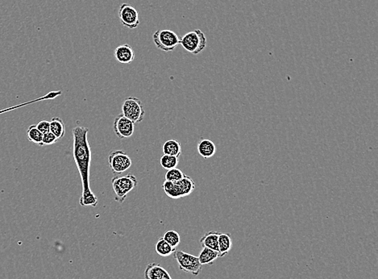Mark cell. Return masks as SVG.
Here are the masks:
<instances>
[{
    "label": "cell",
    "instance_id": "cell-1",
    "mask_svg": "<svg viewBox=\"0 0 378 279\" xmlns=\"http://www.w3.org/2000/svg\"><path fill=\"white\" fill-rule=\"evenodd\" d=\"M88 132L89 128L82 126H76L73 129V155L82 181V196L80 199V205L82 207H96L98 199L96 195L92 192L90 185L91 148L88 142Z\"/></svg>",
    "mask_w": 378,
    "mask_h": 279
},
{
    "label": "cell",
    "instance_id": "cell-2",
    "mask_svg": "<svg viewBox=\"0 0 378 279\" xmlns=\"http://www.w3.org/2000/svg\"><path fill=\"white\" fill-rule=\"evenodd\" d=\"M162 189L167 196L176 200L190 196L195 191V182L190 176L185 175L179 181H164Z\"/></svg>",
    "mask_w": 378,
    "mask_h": 279
},
{
    "label": "cell",
    "instance_id": "cell-3",
    "mask_svg": "<svg viewBox=\"0 0 378 279\" xmlns=\"http://www.w3.org/2000/svg\"><path fill=\"white\" fill-rule=\"evenodd\" d=\"M138 185L137 178L133 174L119 177L115 176L112 179V185L116 195L115 200L120 204H123L127 195Z\"/></svg>",
    "mask_w": 378,
    "mask_h": 279
},
{
    "label": "cell",
    "instance_id": "cell-4",
    "mask_svg": "<svg viewBox=\"0 0 378 279\" xmlns=\"http://www.w3.org/2000/svg\"><path fill=\"white\" fill-rule=\"evenodd\" d=\"M179 44L187 52L198 55L207 47V37L200 29L188 32L180 39Z\"/></svg>",
    "mask_w": 378,
    "mask_h": 279
},
{
    "label": "cell",
    "instance_id": "cell-5",
    "mask_svg": "<svg viewBox=\"0 0 378 279\" xmlns=\"http://www.w3.org/2000/svg\"><path fill=\"white\" fill-rule=\"evenodd\" d=\"M173 257L177 261L180 270L185 273L198 276L203 269V265L199 262V257L191 255L189 253L182 251H174Z\"/></svg>",
    "mask_w": 378,
    "mask_h": 279
},
{
    "label": "cell",
    "instance_id": "cell-6",
    "mask_svg": "<svg viewBox=\"0 0 378 279\" xmlns=\"http://www.w3.org/2000/svg\"><path fill=\"white\" fill-rule=\"evenodd\" d=\"M122 114L134 124H139L144 120L146 111L139 99L128 97L122 104Z\"/></svg>",
    "mask_w": 378,
    "mask_h": 279
},
{
    "label": "cell",
    "instance_id": "cell-7",
    "mask_svg": "<svg viewBox=\"0 0 378 279\" xmlns=\"http://www.w3.org/2000/svg\"><path fill=\"white\" fill-rule=\"evenodd\" d=\"M153 40L156 47L164 52H170L175 50L180 42V38L175 32L169 29L154 32Z\"/></svg>",
    "mask_w": 378,
    "mask_h": 279
},
{
    "label": "cell",
    "instance_id": "cell-8",
    "mask_svg": "<svg viewBox=\"0 0 378 279\" xmlns=\"http://www.w3.org/2000/svg\"><path fill=\"white\" fill-rule=\"evenodd\" d=\"M108 163L113 173L122 174L127 171L131 166V159L129 156L121 150L111 152L108 157Z\"/></svg>",
    "mask_w": 378,
    "mask_h": 279
},
{
    "label": "cell",
    "instance_id": "cell-9",
    "mask_svg": "<svg viewBox=\"0 0 378 279\" xmlns=\"http://www.w3.org/2000/svg\"><path fill=\"white\" fill-rule=\"evenodd\" d=\"M120 22L126 28L134 29L139 24L138 11L129 4H123L119 11Z\"/></svg>",
    "mask_w": 378,
    "mask_h": 279
},
{
    "label": "cell",
    "instance_id": "cell-10",
    "mask_svg": "<svg viewBox=\"0 0 378 279\" xmlns=\"http://www.w3.org/2000/svg\"><path fill=\"white\" fill-rule=\"evenodd\" d=\"M113 128L116 136L120 139L129 138L133 135L134 124L123 114H120L115 119Z\"/></svg>",
    "mask_w": 378,
    "mask_h": 279
},
{
    "label": "cell",
    "instance_id": "cell-11",
    "mask_svg": "<svg viewBox=\"0 0 378 279\" xmlns=\"http://www.w3.org/2000/svg\"><path fill=\"white\" fill-rule=\"evenodd\" d=\"M114 56L116 62L121 64H130L135 60V55L133 49L129 44H122L115 50Z\"/></svg>",
    "mask_w": 378,
    "mask_h": 279
},
{
    "label": "cell",
    "instance_id": "cell-12",
    "mask_svg": "<svg viewBox=\"0 0 378 279\" xmlns=\"http://www.w3.org/2000/svg\"><path fill=\"white\" fill-rule=\"evenodd\" d=\"M146 279H173L166 269L157 263H150L145 270Z\"/></svg>",
    "mask_w": 378,
    "mask_h": 279
},
{
    "label": "cell",
    "instance_id": "cell-13",
    "mask_svg": "<svg viewBox=\"0 0 378 279\" xmlns=\"http://www.w3.org/2000/svg\"><path fill=\"white\" fill-rule=\"evenodd\" d=\"M197 149L199 155L204 159L212 158L216 153V146L211 140H201L198 144Z\"/></svg>",
    "mask_w": 378,
    "mask_h": 279
},
{
    "label": "cell",
    "instance_id": "cell-14",
    "mask_svg": "<svg viewBox=\"0 0 378 279\" xmlns=\"http://www.w3.org/2000/svg\"><path fill=\"white\" fill-rule=\"evenodd\" d=\"M219 232L209 231L200 240L202 246L219 252Z\"/></svg>",
    "mask_w": 378,
    "mask_h": 279
},
{
    "label": "cell",
    "instance_id": "cell-15",
    "mask_svg": "<svg viewBox=\"0 0 378 279\" xmlns=\"http://www.w3.org/2000/svg\"><path fill=\"white\" fill-rule=\"evenodd\" d=\"M162 151L163 154L166 155L174 156L179 158L181 154V143L177 140H169L164 143Z\"/></svg>",
    "mask_w": 378,
    "mask_h": 279
},
{
    "label": "cell",
    "instance_id": "cell-16",
    "mask_svg": "<svg viewBox=\"0 0 378 279\" xmlns=\"http://www.w3.org/2000/svg\"><path fill=\"white\" fill-rule=\"evenodd\" d=\"M198 257L202 265H212L214 261L219 258V252L215 251L212 249L203 247Z\"/></svg>",
    "mask_w": 378,
    "mask_h": 279
},
{
    "label": "cell",
    "instance_id": "cell-17",
    "mask_svg": "<svg viewBox=\"0 0 378 279\" xmlns=\"http://www.w3.org/2000/svg\"><path fill=\"white\" fill-rule=\"evenodd\" d=\"M232 248V241L231 235L229 234H219V257L227 255Z\"/></svg>",
    "mask_w": 378,
    "mask_h": 279
},
{
    "label": "cell",
    "instance_id": "cell-18",
    "mask_svg": "<svg viewBox=\"0 0 378 279\" xmlns=\"http://www.w3.org/2000/svg\"><path fill=\"white\" fill-rule=\"evenodd\" d=\"M50 132H52L58 140L64 137L66 134V126L61 118H53L50 121Z\"/></svg>",
    "mask_w": 378,
    "mask_h": 279
},
{
    "label": "cell",
    "instance_id": "cell-19",
    "mask_svg": "<svg viewBox=\"0 0 378 279\" xmlns=\"http://www.w3.org/2000/svg\"><path fill=\"white\" fill-rule=\"evenodd\" d=\"M61 94H62V91H60V90H58V91L50 92L48 94L41 97V98L36 99V100H32V101H28V102L24 103V104H18V105L11 107V108H5V109L1 110V111H0V115L3 113H5V112H10V111L17 109V108H22V107H24V106L29 105V104H34V103L36 102H39V101H43V100H54V99L56 98L58 96H61Z\"/></svg>",
    "mask_w": 378,
    "mask_h": 279
},
{
    "label": "cell",
    "instance_id": "cell-20",
    "mask_svg": "<svg viewBox=\"0 0 378 279\" xmlns=\"http://www.w3.org/2000/svg\"><path fill=\"white\" fill-rule=\"evenodd\" d=\"M156 253L161 257H168L174 253L175 249L171 247L167 242H165L163 238H161L158 240L155 245Z\"/></svg>",
    "mask_w": 378,
    "mask_h": 279
},
{
    "label": "cell",
    "instance_id": "cell-21",
    "mask_svg": "<svg viewBox=\"0 0 378 279\" xmlns=\"http://www.w3.org/2000/svg\"><path fill=\"white\" fill-rule=\"evenodd\" d=\"M27 136H28L29 142L36 144L38 146H43V145H42L43 134L37 129L36 125L29 126V128H28V131H27Z\"/></svg>",
    "mask_w": 378,
    "mask_h": 279
},
{
    "label": "cell",
    "instance_id": "cell-22",
    "mask_svg": "<svg viewBox=\"0 0 378 279\" xmlns=\"http://www.w3.org/2000/svg\"><path fill=\"white\" fill-rule=\"evenodd\" d=\"M162 238L173 249H176L181 242V237L175 230H169L166 231Z\"/></svg>",
    "mask_w": 378,
    "mask_h": 279
},
{
    "label": "cell",
    "instance_id": "cell-23",
    "mask_svg": "<svg viewBox=\"0 0 378 279\" xmlns=\"http://www.w3.org/2000/svg\"><path fill=\"white\" fill-rule=\"evenodd\" d=\"M178 162H179V159L174 156L164 154L161 158V166L165 170H171L173 168L177 167Z\"/></svg>",
    "mask_w": 378,
    "mask_h": 279
},
{
    "label": "cell",
    "instance_id": "cell-24",
    "mask_svg": "<svg viewBox=\"0 0 378 279\" xmlns=\"http://www.w3.org/2000/svg\"><path fill=\"white\" fill-rule=\"evenodd\" d=\"M184 176H185V174H183V172L181 171V170L177 169V167L173 168V169L167 170V172H166V174H165V181H179V180L183 178Z\"/></svg>",
    "mask_w": 378,
    "mask_h": 279
},
{
    "label": "cell",
    "instance_id": "cell-25",
    "mask_svg": "<svg viewBox=\"0 0 378 279\" xmlns=\"http://www.w3.org/2000/svg\"><path fill=\"white\" fill-rule=\"evenodd\" d=\"M58 138L54 136L52 132H50L43 135L42 138V145L43 146H51L58 142Z\"/></svg>",
    "mask_w": 378,
    "mask_h": 279
},
{
    "label": "cell",
    "instance_id": "cell-26",
    "mask_svg": "<svg viewBox=\"0 0 378 279\" xmlns=\"http://www.w3.org/2000/svg\"><path fill=\"white\" fill-rule=\"evenodd\" d=\"M36 128L43 135L50 132V121L41 120L36 124Z\"/></svg>",
    "mask_w": 378,
    "mask_h": 279
}]
</instances>
